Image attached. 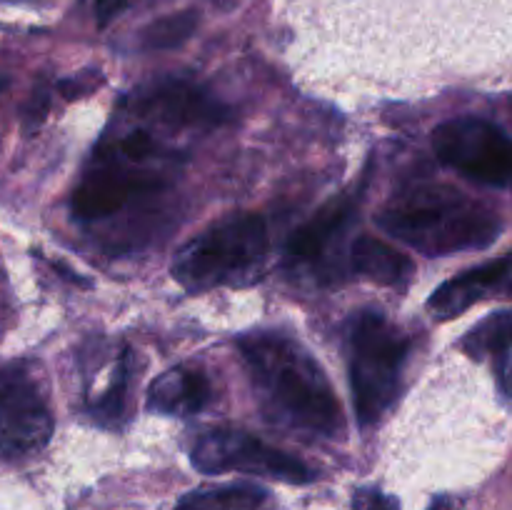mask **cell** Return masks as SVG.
<instances>
[{
    "instance_id": "obj_1",
    "label": "cell",
    "mask_w": 512,
    "mask_h": 510,
    "mask_svg": "<svg viewBox=\"0 0 512 510\" xmlns=\"http://www.w3.org/2000/svg\"><path fill=\"white\" fill-rule=\"evenodd\" d=\"M238 345L270 420L323 438L343 433V410L333 385L298 340L283 333H253Z\"/></svg>"
},
{
    "instance_id": "obj_2",
    "label": "cell",
    "mask_w": 512,
    "mask_h": 510,
    "mask_svg": "<svg viewBox=\"0 0 512 510\" xmlns=\"http://www.w3.org/2000/svg\"><path fill=\"white\" fill-rule=\"evenodd\" d=\"M375 223L430 258L490 248L503 230L495 210L443 183H415L400 190Z\"/></svg>"
},
{
    "instance_id": "obj_3",
    "label": "cell",
    "mask_w": 512,
    "mask_h": 510,
    "mask_svg": "<svg viewBox=\"0 0 512 510\" xmlns=\"http://www.w3.org/2000/svg\"><path fill=\"white\" fill-rule=\"evenodd\" d=\"M268 228L255 213H235L175 253L170 273L183 288L210 290L253 280L268 258Z\"/></svg>"
},
{
    "instance_id": "obj_4",
    "label": "cell",
    "mask_w": 512,
    "mask_h": 510,
    "mask_svg": "<svg viewBox=\"0 0 512 510\" xmlns=\"http://www.w3.org/2000/svg\"><path fill=\"white\" fill-rule=\"evenodd\" d=\"M410 340L380 310H363L348 330V370L358 423H378L400 388Z\"/></svg>"
},
{
    "instance_id": "obj_5",
    "label": "cell",
    "mask_w": 512,
    "mask_h": 510,
    "mask_svg": "<svg viewBox=\"0 0 512 510\" xmlns=\"http://www.w3.org/2000/svg\"><path fill=\"white\" fill-rule=\"evenodd\" d=\"M438 158L475 183L512 188V138L490 120L463 115L435 128Z\"/></svg>"
},
{
    "instance_id": "obj_6",
    "label": "cell",
    "mask_w": 512,
    "mask_h": 510,
    "mask_svg": "<svg viewBox=\"0 0 512 510\" xmlns=\"http://www.w3.org/2000/svg\"><path fill=\"white\" fill-rule=\"evenodd\" d=\"M190 460L200 473L208 475L238 470V473L263 475L285 483H310L315 478L303 460L238 428H215L200 435L190 450Z\"/></svg>"
},
{
    "instance_id": "obj_7",
    "label": "cell",
    "mask_w": 512,
    "mask_h": 510,
    "mask_svg": "<svg viewBox=\"0 0 512 510\" xmlns=\"http://www.w3.org/2000/svg\"><path fill=\"white\" fill-rule=\"evenodd\" d=\"M53 413L25 375H0V458L43 450L53 435Z\"/></svg>"
},
{
    "instance_id": "obj_8",
    "label": "cell",
    "mask_w": 512,
    "mask_h": 510,
    "mask_svg": "<svg viewBox=\"0 0 512 510\" xmlns=\"http://www.w3.org/2000/svg\"><path fill=\"white\" fill-rule=\"evenodd\" d=\"M158 188V178L150 170H128L118 165V155L100 148L95 153L93 168L85 173L83 183L73 193L75 218L98 220L118 213L130 198L145 190Z\"/></svg>"
},
{
    "instance_id": "obj_9",
    "label": "cell",
    "mask_w": 512,
    "mask_h": 510,
    "mask_svg": "<svg viewBox=\"0 0 512 510\" xmlns=\"http://www.w3.org/2000/svg\"><path fill=\"white\" fill-rule=\"evenodd\" d=\"M360 193L363 188L335 195L308 223L300 225L285 245V263L290 268H315V265L325 263L335 245L345 238L353 225Z\"/></svg>"
},
{
    "instance_id": "obj_10",
    "label": "cell",
    "mask_w": 512,
    "mask_h": 510,
    "mask_svg": "<svg viewBox=\"0 0 512 510\" xmlns=\"http://www.w3.org/2000/svg\"><path fill=\"white\" fill-rule=\"evenodd\" d=\"M488 298H512V255L465 270L443 283L430 295L428 310L435 318L448 320Z\"/></svg>"
},
{
    "instance_id": "obj_11",
    "label": "cell",
    "mask_w": 512,
    "mask_h": 510,
    "mask_svg": "<svg viewBox=\"0 0 512 510\" xmlns=\"http://www.w3.org/2000/svg\"><path fill=\"white\" fill-rule=\"evenodd\" d=\"M143 105L163 123L180 125V128H205V125H218L228 118V110L223 105L188 83L160 85L143 100Z\"/></svg>"
},
{
    "instance_id": "obj_12",
    "label": "cell",
    "mask_w": 512,
    "mask_h": 510,
    "mask_svg": "<svg viewBox=\"0 0 512 510\" xmlns=\"http://www.w3.org/2000/svg\"><path fill=\"white\" fill-rule=\"evenodd\" d=\"M210 398H213V388H210L208 375L198 368L180 365L153 380L148 390V408L155 413L188 418V415L200 413L210 403Z\"/></svg>"
},
{
    "instance_id": "obj_13",
    "label": "cell",
    "mask_w": 512,
    "mask_h": 510,
    "mask_svg": "<svg viewBox=\"0 0 512 510\" xmlns=\"http://www.w3.org/2000/svg\"><path fill=\"white\" fill-rule=\"evenodd\" d=\"M463 348L473 358H493L495 380L505 398L512 400V310L490 315L475 325L463 340Z\"/></svg>"
},
{
    "instance_id": "obj_14",
    "label": "cell",
    "mask_w": 512,
    "mask_h": 510,
    "mask_svg": "<svg viewBox=\"0 0 512 510\" xmlns=\"http://www.w3.org/2000/svg\"><path fill=\"white\" fill-rule=\"evenodd\" d=\"M350 268L360 275L378 280L383 285H398L413 270V260L408 255L398 253L393 245L383 243L370 235H360L350 245Z\"/></svg>"
},
{
    "instance_id": "obj_15",
    "label": "cell",
    "mask_w": 512,
    "mask_h": 510,
    "mask_svg": "<svg viewBox=\"0 0 512 510\" xmlns=\"http://www.w3.org/2000/svg\"><path fill=\"white\" fill-rule=\"evenodd\" d=\"M268 500L265 488L253 483L213 485L190 490L178 503V510H260Z\"/></svg>"
},
{
    "instance_id": "obj_16",
    "label": "cell",
    "mask_w": 512,
    "mask_h": 510,
    "mask_svg": "<svg viewBox=\"0 0 512 510\" xmlns=\"http://www.w3.org/2000/svg\"><path fill=\"white\" fill-rule=\"evenodd\" d=\"M128 383H130V353L125 350L115 363L113 375H110L108 388L103 390L100 398L90 403V413L95 415L98 423L105 428H118L120 420L125 418V400H128Z\"/></svg>"
},
{
    "instance_id": "obj_17",
    "label": "cell",
    "mask_w": 512,
    "mask_h": 510,
    "mask_svg": "<svg viewBox=\"0 0 512 510\" xmlns=\"http://www.w3.org/2000/svg\"><path fill=\"white\" fill-rule=\"evenodd\" d=\"M195 25H198V15L193 10H185V13H173L168 18H160L155 23H150L143 30V45L148 50H168L178 48L180 43L193 35Z\"/></svg>"
},
{
    "instance_id": "obj_18",
    "label": "cell",
    "mask_w": 512,
    "mask_h": 510,
    "mask_svg": "<svg viewBox=\"0 0 512 510\" xmlns=\"http://www.w3.org/2000/svg\"><path fill=\"white\" fill-rule=\"evenodd\" d=\"M118 150L125 160H130V163H145L148 158H153L158 145H155L153 135H150L148 130H133V133H128L120 140Z\"/></svg>"
},
{
    "instance_id": "obj_19",
    "label": "cell",
    "mask_w": 512,
    "mask_h": 510,
    "mask_svg": "<svg viewBox=\"0 0 512 510\" xmlns=\"http://www.w3.org/2000/svg\"><path fill=\"white\" fill-rule=\"evenodd\" d=\"M355 510H398V503L378 488H360L353 498Z\"/></svg>"
}]
</instances>
